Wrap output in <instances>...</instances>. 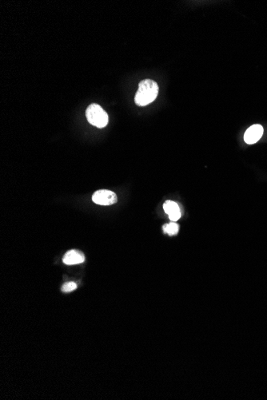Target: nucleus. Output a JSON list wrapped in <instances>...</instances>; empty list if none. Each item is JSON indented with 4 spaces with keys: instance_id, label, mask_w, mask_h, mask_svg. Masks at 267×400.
Wrapping results in <instances>:
<instances>
[{
    "instance_id": "f257e3e1",
    "label": "nucleus",
    "mask_w": 267,
    "mask_h": 400,
    "mask_svg": "<svg viewBox=\"0 0 267 400\" xmlns=\"http://www.w3.org/2000/svg\"><path fill=\"white\" fill-rule=\"evenodd\" d=\"M159 88L157 82L152 79H145L138 84V89L135 97L137 106H145L152 103L159 95Z\"/></svg>"
},
{
    "instance_id": "f03ea898",
    "label": "nucleus",
    "mask_w": 267,
    "mask_h": 400,
    "mask_svg": "<svg viewBox=\"0 0 267 400\" xmlns=\"http://www.w3.org/2000/svg\"><path fill=\"white\" fill-rule=\"evenodd\" d=\"M86 119L92 126L104 128L108 124V115L99 105L93 103L88 106L86 111Z\"/></svg>"
},
{
    "instance_id": "7ed1b4c3",
    "label": "nucleus",
    "mask_w": 267,
    "mask_h": 400,
    "mask_svg": "<svg viewBox=\"0 0 267 400\" xmlns=\"http://www.w3.org/2000/svg\"><path fill=\"white\" fill-rule=\"evenodd\" d=\"M92 201L99 205H111L117 202V196L112 191L107 190H98L92 196Z\"/></svg>"
},
{
    "instance_id": "20e7f679",
    "label": "nucleus",
    "mask_w": 267,
    "mask_h": 400,
    "mask_svg": "<svg viewBox=\"0 0 267 400\" xmlns=\"http://www.w3.org/2000/svg\"><path fill=\"white\" fill-rule=\"evenodd\" d=\"M263 127L258 124L251 126L244 134V141L249 145L258 142L263 134Z\"/></svg>"
},
{
    "instance_id": "39448f33",
    "label": "nucleus",
    "mask_w": 267,
    "mask_h": 400,
    "mask_svg": "<svg viewBox=\"0 0 267 400\" xmlns=\"http://www.w3.org/2000/svg\"><path fill=\"white\" fill-rule=\"evenodd\" d=\"M166 213L168 214L169 218L173 222H177L181 218V211L177 203L172 201H166L163 205Z\"/></svg>"
},
{
    "instance_id": "423d86ee",
    "label": "nucleus",
    "mask_w": 267,
    "mask_h": 400,
    "mask_svg": "<svg viewBox=\"0 0 267 400\" xmlns=\"http://www.w3.org/2000/svg\"><path fill=\"white\" fill-rule=\"evenodd\" d=\"M85 261L84 255L77 250H71L66 253L64 257V262L68 265L81 264Z\"/></svg>"
},
{
    "instance_id": "0eeeda50",
    "label": "nucleus",
    "mask_w": 267,
    "mask_h": 400,
    "mask_svg": "<svg viewBox=\"0 0 267 400\" xmlns=\"http://www.w3.org/2000/svg\"><path fill=\"white\" fill-rule=\"evenodd\" d=\"M163 229H164L165 232H166V233H168L170 236H173V235L177 234V232H179V229H180V226H179V225H177V224L172 222V223L165 225L164 226H163Z\"/></svg>"
},
{
    "instance_id": "6e6552de",
    "label": "nucleus",
    "mask_w": 267,
    "mask_h": 400,
    "mask_svg": "<svg viewBox=\"0 0 267 400\" xmlns=\"http://www.w3.org/2000/svg\"><path fill=\"white\" fill-rule=\"evenodd\" d=\"M77 289V285L75 282H68L63 286L62 291L64 292H71Z\"/></svg>"
}]
</instances>
